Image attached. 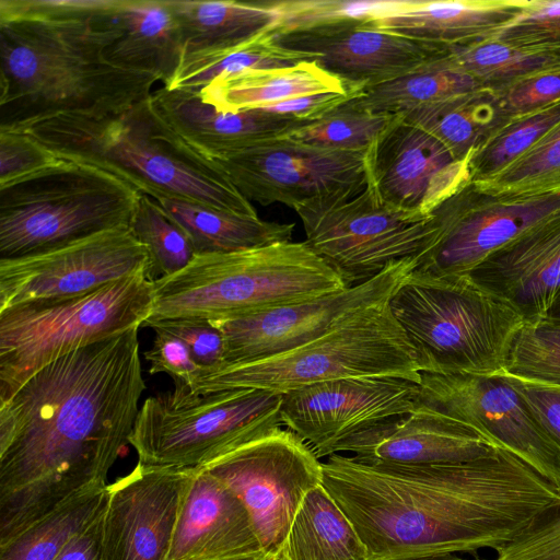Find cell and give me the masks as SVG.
Listing matches in <instances>:
<instances>
[{
  "label": "cell",
  "mask_w": 560,
  "mask_h": 560,
  "mask_svg": "<svg viewBox=\"0 0 560 560\" xmlns=\"http://www.w3.org/2000/svg\"><path fill=\"white\" fill-rule=\"evenodd\" d=\"M153 267L129 225L47 252L0 259V310L38 300L83 295Z\"/></svg>",
  "instance_id": "obj_16"
},
{
  "label": "cell",
  "mask_w": 560,
  "mask_h": 560,
  "mask_svg": "<svg viewBox=\"0 0 560 560\" xmlns=\"http://www.w3.org/2000/svg\"><path fill=\"white\" fill-rule=\"evenodd\" d=\"M108 8L119 36L107 59L151 73L167 86L184 56L171 0H108Z\"/></svg>",
  "instance_id": "obj_27"
},
{
  "label": "cell",
  "mask_w": 560,
  "mask_h": 560,
  "mask_svg": "<svg viewBox=\"0 0 560 560\" xmlns=\"http://www.w3.org/2000/svg\"><path fill=\"white\" fill-rule=\"evenodd\" d=\"M129 228L150 254L153 280L180 271L196 256L188 235L145 194L139 196Z\"/></svg>",
  "instance_id": "obj_39"
},
{
  "label": "cell",
  "mask_w": 560,
  "mask_h": 560,
  "mask_svg": "<svg viewBox=\"0 0 560 560\" xmlns=\"http://www.w3.org/2000/svg\"><path fill=\"white\" fill-rule=\"evenodd\" d=\"M191 470L137 463L109 485L102 560H166Z\"/></svg>",
  "instance_id": "obj_20"
},
{
  "label": "cell",
  "mask_w": 560,
  "mask_h": 560,
  "mask_svg": "<svg viewBox=\"0 0 560 560\" xmlns=\"http://www.w3.org/2000/svg\"><path fill=\"white\" fill-rule=\"evenodd\" d=\"M323 92L353 93L315 61H302L291 67L221 77L202 89L200 95L219 110L240 112Z\"/></svg>",
  "instance_id": "obj_29"
},
{
  "label": "cell",
  "mask_w": 560,
  "mask_h": 560,
  "mask_svg": "<svg viewBox=\"0 0 560 560\" xmlns=\"http://www.w3.org/2000/svg\"><path fill=\"white\" fill-rule=\"evenodd\" d=\"M450 56L480 88L494 93H501L524 79L556 72L546 61L523 54L498 39L451 48Z\"/></svg>",
  "instance_id": "obj_38"
},
{
  "label": "cell",
  "mask_w": 560,
  "mask_h": 560,
  "mask_svg": "<svg viewBox=\"0 0 560 560\" xmlns=\"http://www.w3.org/2000/svg\"><path fill=\"white\" fill-rule=\"evenodd\" d=\"M560 121V100L516 117L497 131L469 159L470 182L478 183L502 171Z\"/></svg>",
  "instance_id": "obj_37"
},
{
  "label": "cell",
  "mask_w": 560,
  "mask_h": 560,
  "mask_svg": "<svg viewBox=\"0 0 560 560\" xmlns=\"http://www.w3.org/2000/svg\"><path fill=\"white\" fill-rule=\"evenodd\" d=\"M529 0H382L366 23L448 50L495 39Z\"/></svg>",
  "instance_id": "obj_25"
},
{
  "label": "cell",
  "mask_w": 560,
  "mask_h": 560,
  "mask_svg": "<svg viewBox=\"0 0 560 560\" xmlns=\"http://www.w3.org/2000/svg\"><path fill=\"white\" fill-rule=\"evenodd\" d=\"M495 39L560 72V1L529 0L524 12Z\"/></svg>",
  "instance_id": "obj_43"
},
{
  "label": "cell",
  "mask_w": 560,
  "mask_h": 560,
  "mask_svg": "<svg viewBox=\"0 0 560 560\" xmlns=\"http://www.w3.org/2000/svg\"><path fill=\"white\" fill-rule=\"evenodd\" d=\"M243 502L262 550L278 555L305 495L322 485L312 447L288 429L254 439L203 467Z\"/></svg>",
  "instance_id": "obj_12"
},
{
  "label": "cell",
  "mask_w": 560,
  "mask_h": 560,
  "mask_svg": "<svg viewBox=\"0 0 560 560\" xmlns=\"http://www.w3.org/2000/svg\"><path fill=\"white\" fill-rule=\"evenodd\" d=\"M322 467L323 487L352 523L369 560L495 551L560 508V487L501 446L434 465L332 454Z\"/></svg>",
  "instance_id": "obj_2"
},
{
  "label": "cell",
  "mask_w": 560,
  "mask_h": 560,
  "mask_svg": "<svg viewBox=\"0 0 560 560\" xmlns=\"http://www.w3.org/2000/svg\"><path fill=\"white\" fill-rule=\"evenodd\" d=\"M498 95L511 119L533 113L560 100V72L524 79Z\"/></svg>",
  "instance_id": "obj_48"
},
{
  "label": "cell",
  "mask_w": 560,
  "mask_h": 560,
  "mask_svg": "<svg viewBox=\"0 0 560 560\" xmlns=\"http://www.w3.org/2000/svg\"><path fill=\"white\" fill-rule=\"evenodd\" d=\"M349 100L287 136L300 142L328 149L366 151L393 116L370 113L357 107Z\"/></svg>",
  "instance_id": "obj_40"
},
{
  "label": "cell",
  "mask_w": 560,
  "mask_h": 560,
  "mask_svg": "<svg viewBox=\"0 0 560 560\" xmlns=\"http://www.w3.org/2000/svg\"><path fill=\"white\" fill-rule=\"evenodd\" d=\"M365 168L382 205L420 218L470 180L467 161L399 115L365 151Z\"/></svg>",
  "instance_id": "obj_19"
},
{
  "label": "cell",
  "mask_w": 560,
  "mask_h": 560,
  "mask_svg": "<svg viewBox=\"0 0 560 560\" xmlns=\"http://www.w3.org/2000/svg\"><path fill=\"white\" fill-rule=\"evenodd\" d=\"M466 277L525 324L546 318L560 292V212L494 250Z\"/></svg>",
  "instance_id": "obj_22"
},
{
  "label": "cell",
  "mask_w": 560,
  "mask_h": 560,
  "mask_svg": "<svg viewBox=\"0 0 560 560\" xmlns=\"http://www.w3.org/2000/svg\"><path fill=\"white\" fill-rule=\"evenodd\" d=\"M505 375L522 395L536 421L560 448V386Z\"/></svg>",
  "instance_id": "obj_49"
},
{
  "label": "cell",
  "mask_w": 560,
  "mask_h": 560,
  "mask_svg": "<svg viewBox=\"0 0 560 560\" xmlns=\"http://www.w3.org/2000/svg\"><path fill=\"white\" fill-rule=\"evenodd\" d=\"M151 101L162 118L208 159L290 133L310 121L260 109L222 112L202 101L200 92L162 86Z\"/></svg>",
  "instance_id": "obj_26"
},
{
  "label": "cell",
  "mask_w": 560,
  "mask_h": 560,
  "mask_svg": "<svg viewBox=\"0 0 560 560\" xmlns=\"http://www.w3.org/2000/svg\"><path fill=\"white\" fill-rule=\"evenodd\" d=\"M249 201L291 208L368 180L365 151L328 149L281 136L211 158Z\"/></svg>",
  "instance_id": "obj_17"
},
{
  "label": "cell",
  "mask_w": 560,
  "mask_h": 560,
  "mask_svg": "<svg viewBox=\"0 0 560 560\" xmlns=\"http://www.w3.org/2000/svg\"><path fill=\"white\" fill-rule=\"evenodd\" d=\"M282 48L307 54L351 92L396 79L447 55L443 46L410 39L366 23L275 34Z\"/></svg>",
  "instance_id": "obj_21"
},
{
  "label": "cell",
  "mask_w": 560,
  "mask_h": 560,
  "mask_svg": "<svg viewBox=\"0 0 560 560\" xmlns=\"http://www.w3.org/2000/svg\"><path fill=\"white\" fill-rule=\"evenodd\" d=\"M546 319L560 322V292L549 308Z\"/></svg>",
  "instance_id": "obj_52"
},
{
  "label": "cell",
  "mask_w": 560,
  "mask_h": 560,
  "mask_svg": "<svg viewBox=\"0 0 560 560\" xmlns=\"http://www.w3.org/2000/svg\"><path fill=\"white\" fill-rule=\"evenodd\" d=\"M15 129L59 159L101 168L154 199L180 198L258 215L217 163L162 118L151 96L117 113L59 114Z\"/></svg>",
  "instance_id": "obj_4"
},
{
  "label": "cell",
  "mask_w": 560,
  "mask_h": 560,
  "mask_svg": "<svg viewBox=\"0 0 560 560\" xmlns=\"http://www.w3.org/2000/svg\"><path fill=\"white\" fill-rule=\"evenodd\" d=\"M174 384L139 410L129 444L142 466L197 470L282 427L281 393L236 387L196 394Z\"/></svg>",
  "instance_id": "obj_8"
},
{
  "label": "cell",
  "mask_w": 560,
  "mask_h": 560,
  "mask_svg": "<svg viewBox=\"0 0 560 560\" xmlns=\"http://www.w3.org/2000/svg\"><path fill=\"white\" fill-rule=\"evenodd\" d=\"M474 184L504 198L560 194V121L502 171Z\"/></svg>",
  "instance_id": "obj_36"
},
{
  "label": "cell",
  "mask_w": 560,
  "mask_h": 560,
  "mask_svg": "<svg viewBox=\"0 0 560 560\" xmlns=\"http://www.w3.org/2000/svg\"><path fill=\"white\" fill-rule=\"evenodd\" d=\"M152 307L153 279L143 271L83 295L0 310V402L56 359L143 326Z\"/></svg>",
  "instance_id": "obj_9"
},
{
  "label": "cell",
  "mask_w": 560,
  "mask_h": 560,
  "mask_svg": "<svg viewBox=\"0 0 560 560\" xmlns=\"http://www.w3.org/2000/svg\"><path fill=\"white\" fill-rule=\"evenodd\" d=\"M60 159L18 129L0 128V185H4L58 163Z\"/></svg>",
  "instance_id": "obj_45"
},
{
  "label": "cell",
  "mask_w": 560,
  "mask_h": 560,
  "mask_svg": "<svg viewBox=\"0 0 560 560\" xmlns=\"http://www.w3.org/2000/svg\"><path fill=\"white\" fill-rule=\"evenodd\" d=\"M222 560H280L279 553H267L264 552L254 557H244V558H232V559H222Z\"/></svg>",
  "instance_id": "obj_53"
},
{
  "label": "cell",
  "mask_w": 560,
  "mask_h": 560,
  "mask_svg": "<svg viewBox=\"0 0 560 560\" xmlns=\"http://www.w3.org/2000/svg\"><path fill=\"white\" fill-rule=\"evenodd\" d=\"M419 384L415 410L431 411L474 428L560 487V448L505 374L420 373Z\"/></svg>",
  "instance_id": "obj_14"
},
{
  "label": "cell",
  "mask_w": 560,
  "mask_h": 560,
  "mask_svg": "<svg viewBox=\"0 0 560 560\" xmlns=\"http://www.w3.org/2000/svg\"><path fill=\"white\" fill-rule=\"evenodd\" d=\"M413 352L419 373H502L523 318L467 277L416 271L388 301Z\"/></svg>",
  "instance_id": "obj_6"
},
{
  "label": "cell",
  "mask_w": 560,
  "mask_h": 560,
  "mask_svg": "<svg viewBox=\"0 0 560 560\" xmlns=\"http://www.w3.org/2000/svg\"><path fill=\"white\" fill-rule=\"evenodd\" d=\"M279 557L280 560H369L352 523L323 485L305 495Z\"/></svg>",
  "instance_id": "obj_32"
},
{
  "label": "cell",
  "mask_w": 560,
  "mask_h": 560,
  "mask_svg": "<svg viewBox=\"0 0 560 560\" xmlns=\"http://www.w3.org/2000/svg\"><path fill=\"white\" fill-rule=\"evenodd\" d=\"M293 209L306 244L348 288L376 277L392 262L415 257L431 233L430 217L382 205L368 180Z\"/></svg>",
  "instance_id": "obj_11"
},
{
  "label": "cell",
  "mask_w": 560,
  "mask_h": 560,
  "mask_svg": "<svg viewBox=\"0 0 560 560\" xmlns=\"http://www.w3.org/2000/svg\"><path fill=\"white\" fill-rule=\"evenodd\" d=\"M440 140L452 154L467 161L512 119L498 93L479 88L399 115Z\"/></svg>",
  "instance_id": "obj_31"
},
{
  "label": "cell",
  "mask_w": 560,
  "mask_h": 560,
  "mask_svg": "<svg viewBox=\"0 0 560 560\" xmlns=\"http://www.w3.org/2000/svg\"><path fill=\"white\" fill-rule=\"evenodd\" d=\"M143 326L165 331L180 339L195 361L205 370L218 369L224 363L225 345L221 330L202 317H168L147 319Z\"/></svg>",
  "instance_id": "obj_44"
},
{
  "label": "cell",
  "mask_w": 560,
  "mask_h": 560,
  "mask_svg": "<svg viewBox=\"0 0 560 560\" xmlns=\"http://www.w3.org/2000/svg\"><path fill=\"white\" fill-rule=\"evenodd\" d=\"M502 373L560 386V322L544 318L524 323Z\"/></svg>",
  "instance_id": "obj_41"
},
{
  "label": "cell",
  "mask_w": 560,
  "mask_h": 560,
  "mask_svg": "<svg viewBox=\"0 0 560 560\" xmlns=\"http://www.w3.org/2000/svg\"><path fill=\"white\" fill-rule=\"evenodd\" d=\"M346 288L305 241L196 255L180 271L153 280L149 318L202 317L213 322Z\"/></svg>",
  "instance_id": "obj_5"
},
{
  "label": "cell",
  "mask_w": 560,
  "mask_h": 560,
  "mask_svg": "<svg viewBox=\"0 0 560 560\" xmlns=\"http://www.w3.org/2000/svg\"><path fill=\"white\" fill-rule=\"evenodd\" d=\"M560 212V194L504 198L467 182L430 213L431 233L413 257L415 270L466 277L490 254Z\"/></svg>",
  "instance_id": "obj_13"
},
{
  "label": "cell",
  "mask_w": 560,
  "mask_h": 560,
  "mask_svg": "<svg viewBox=\"0 0 560 560\" xmlns=\"http://www.w3.org/2000/svg\"><path fill=\"white\" fill-rule=\"evenodd\" d=\"M140 327L56 359L0 402V546L106 485L145 389Z\"/></svg>",
  "instance_id": "obj_1"
},
{
  "label": "cell",
  "mask_w": 560,
  "mask_h": 560,
  "mask_svg": "<svg viewBox=\"0 0 560 560\" xmlns=\"http://www.w3.org/2000/svg\"><path fill=\"white\" fill-rule=\"evenodd\" d=\"M104 511L105 508L84 529L75 534L54 560H102Z\"/></svg>",
  "instance_id": "obj_51"
},
{
  "label": "cell",
  "mask_w": 560,
  "mask_h": 560,
  "mask_svg": "<svg viewBox=\"0 0 560 560\" xmlns=\"http://www.w3.org/2000/svg\"><path fill=\"white\" fill-rule=\"evenodd\" d=\"M415 267L413 257L397 260L376 277L340 291L211 320L224 337L225 353L221 366L256 361L294 349L364 310L387 303Z\"/></svg>",
  "instance_id": "obj_15"
},
{
  "label": "cell",
  "mask_w": 560,
  "mask_h": 560,
  "mask_svg": "<svg viewBox=\"0 0 560 560\" xmlns=\"http://www.w3.org/2000/svg\"><path fill=\"white\" fill-rule=\"evenodd\" d=\"M424 560H467V559H464L458 555H448V556L430 558V559H424Z\"/></svg>",
  "instance_id": "obj_54"
},
{
  "label": "cell",
  "mask_w": 560,
  "mask_h": 560,
  "mask_svg": "<svg viewBox=\"0 0 560 560\" xmlns=\"http://www.w3.org/2000/svg\"><path fill=\"white\" fill-rule=\"evenodd\" d=\"M140 194L101 168L61 159L0 185V259L47 252L129 225Z\"/></svg>",
  "instance_id": "obj_7"
},
{
  "label": "cell",
  "mask_w": 560,
  "mask_h": 560,
  "mask_svg": "<svg viewBox=\"0 0 560 560\" xmlns=\"http://www.w3.org/2000/svg\"><path fill=\"white\" fill-rule=\"evenodd\" d=\"M118 36L108 0H0V128L150 97L155 75L107 59Z\"/></svg>",
  "instance_id": "obj_3"
},
{
  "label": "cell",
  "mask_w": 560,
  "mask_h": 560,
  "mask_svg": "<svg viewBox=\"0 0 560 560\" xmlns=\"http://www.w3.org/2000/svg\"><path fill=\"white\" fill-rule=\"evenodd\" d=\"M184 56L222 50L272 31L278 14L266 2L171 0Z\"/></svg>",
  "instance_id": "obj_30"
},
{
  "label": "cell",
  "mask_w": 560,
  "mask_h": 560,
  "mask_svg": "<svg viewBox=\"0 0 560 560\" xmlns=\"http://www.w3.org/2000/svg\"><path fill=\"white\" fill-rule=\"evenodd\" d=\"M314 57L282 48L267 31L232 48L198 52L183 57L166 88L200 92L218 78L257 69L291 67Z\"/></svg>",
  "instance_id": "obj_35"
},
{
  "label": "cell",
  "mask_w": 560,
  "mask_h": 560,
  "mask_svg": "<svg viewBox=\"0 0 560 560\" xmlns=\"http://www.w3.org/2000/svg\"><path fill=\"white\" fill-rule=\"evenodd\" d=\"M154 332L152 347L143 353L145 360L151 363L150 374L166 373L174 382L191 388L202 366L195 361L180 339L165 331Z\"/></svg>",
  "instance_id": "obj_47"
},
{
  "label": "cell",
  "mask_w": 560,
  "mask_h": 560,
  "mask_svg": "<svg viewBox=\"0 0 560 560\" xmlns=\"http://www.w3.org/2000/svg\"><path fill=\"white\" fill-rule=\"evenodd\" d=\"M381 1L281 0L267 1L277 12L275 34L311 32L345 24L368 23Z\"/></svg>",
  "instance_id": "obj_42"
},
{
  "label": "cell",
  "mask_w": 560,
  "mask_h": 560,
  "mask_svg": "<svg viewBox=\"0 0 560 560\" xmlns=\"http://www.w3.org/2000/svg\"><path fill=\"white\" fill-rule=\"evenodd\" d=\"M264 552L240 498L205 468L191 470L166 560H222Z\"/></svg>",
  "instance_id": "obj_24"
},
{
  "label": "cell",
  "mask_w": 560,
  "mask_h": 560,
  "mask_svg": "<svg viewBox=\"0 0 560 560\" xmlns=\"http://www.w3.org/2000/svg\"><path fill=\"white\" fill-rule=\"evenodd\" d=\"M479 88L448 52L396 79L365 88L349 101L370 113L395 116Z\"/></svg>",
  "instance_id": "obj_33"
},
{
  "label": "cell",
  "mask_w": 560,
  "mask_h": 560,
  "mask_svg": "<svg viewBox=\"0 0 560 560\" xmlns=\"http://www.w3.org/2000/svg\"><path fill=\"white\" fill-rule=\"evenodd\" d=\"M109 485L77 492L0 546V560H54L105 508Z\"/></svg>",
  "instance_id": "obj_34"
},
{
  "label": "cell",
  "mask_w": 560,
  "mask_h": 560,
  "mask_svg": "<svg viewBox=\"0 0 560 560\" xmlns=\"http://www.w3.org/2000/svg\"><path fill=\"white\" fill-rule=\"evenodd\" d=\"M420 381L398 376L320 382L282 394V425L306 442L318 458L387 418L415 410Z\"/></svg>",
  "instance_id": "obj_18"
},
{
  "label": "cell",
  "mask_w": 560,
  "mask_h": 560,
  "mask_svg": "<svg viewBox=\"0 0 560 560\" xmlns=\"http://www.w3.org/2000/svg\"><path fill=\"white\" fill-rule=\"evenodd\" d=\"M492 560H560V508L495 550Z\"/></svg>",
  "instance_id": "obj_46"
},
{
  "label": "cell",
  "mask_w": 560,
  "mask_h": 560,
  "mask_svg": "<svg viewBox=\"0 0 560 560\" xmlns=\"http://www.w3.org/2000/svg\"><path fill=\"white\" fill-rule=\"evenodd\" d=\"M378 376L420 381L413 352L388 302L364 310L323 336L285 352L202 369L190 390L207 394L253 387L283 394L331 380Z\"/></svg>",
  "instance_id": "obj_10"
},
{
  "label": "cell",
  "mask_w": 560,
  "mask_h": 560,
  "mask_svg": "<svg viewBox=\"0 0 560 560\" xmlns=\"http://www.w3.org/2000/svg\"><path fill=\"white\" fill-rule=\"evenodd\" d=\"M495 447L467 424L431 411L413 410L347 438L332 454L352 453L363 463L434 465L475 459Z\"/></svg>",
  "instance_id": "obj_23"
},
{
  "label": "cell",
  "mask_w": 560,
  "mask_h": 560,
  "mask_svg": "<svg viewBox=\"0 0 560 560\" xmlns=\"http://www.w3.org/2000/svg\"><path fill=\"white\" fill-rule=\"evenodd\" d=\"M155 200L188 235L196 255L238 252L292 240L293 223L265 221L258 215L180 198L158 197Z\"/></svg>",
  "instance_id": "obj_28"
},
{
  "label": "cell",
  "mask_w": 560,
  "mask_h": 560,
  "mask_svg": "<svg viewBox=\"0 0 560 560\" xmlns=\"http://www.w3.org/2000/svg\"><path fill=\"white\" fill-rule=\"evenodd\" d=\"M353 95L354 93L340 92L313 93L269 104L256 109L301 121H314L348 101Z\"/></svg>",
  "instance_id": "obj_50"
}]
</instances>
